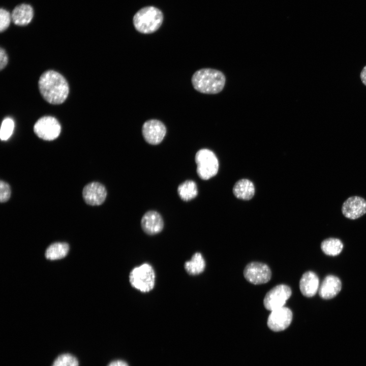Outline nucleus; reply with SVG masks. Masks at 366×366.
<instances>
[{
    "label": "nucleus",
    "mask_w": 366,
    "mask_h": 366,
    "mask_svg": "<svg viewBox=\"0 0 366 366\" xmlns=\"http://www.w3.org/2000/svg\"><path fill=\"white\" fill-rule=\"evenodd\" d=\"M141 225L142 229L146 234L155 235L163 230L164 222L159 213L150 210L146 212L142 217Z\"/></svg>",
    "instance_id": "ddd939ff"
},
{
    "label": "nucleus",
    "mask_w": 366,
    "mask_h": 366,
    "mask_svg": "<svg viewBox=\"0 0 366 366\" xmlns=\"http://www.w3.org/2000/svg\"><path fill=\"white\" fill-rule=\"evenodd\" d=\"M291 310L283 307L271 311L267 320L268 327L272 331H280L286 329L291 323Z\"/></svg>",
    "instance_id": "9d476101"
},
{
    "label": "nucleus",
    "mask_w": 366,
    "mask_h": 366,
    "mask_svg": "<svg viewBox=\"0 0 366 366\" xmlns=\"http://www.w3.org/2000/svg\"><path fill=\"white\" fill-rule=\"evenodd\" d=\"M11 18H12V17L8 11L3 9H1L0 30L1 32L8 28L10 23Z\"/></svg>",
    "instance_id": "b1692460"
},
{
    "label": "nucleus",
    "mask_w": 366,
    "mask_h": 366,
    "mask_svg": "<svg viewBox=\"0 0 366 366\" xmlns=\"http://www.w3.org/2000/svg\"><path fill=\"white\" fill-rule=\"evenodd\" d=\"M225 77L221 71L209 68L201 69L195 72L192 77L194 88L203 94H215L224 87Z\"/></svg>",
    "instance_id": "f03ea898"
},
{
    "label": "nucleus",
    "mask_w": 366,
    "mask_h": 366,
    "mask_svg": "<svg viewBox=\"0 0 366 366\" xmlns=\"http://www.w3.org/2000/svg\"><path fill=\"white\" fill-rule=\"evenodd\" d=\"M33 9L28 5L23 4L18 5L13 10L11 17L13 22L18 25L28 24L33 17Z\"/></svg>",
    "instance_id": "dca6fc26"
},
{
    "label": "nucleus",
    "mask_w": 366,
    "mask_h": 366,
    "mask_svg": "<svg viewBox=\"0 0 366 366\" xmlns=\"http://www.w3.org/2000/svg\"><path fill=\"white\" fill-rule=\"evenodd\" d=\"M341 288L342 283L340 279L333 275H328L320 285L319 295L324 299H331L338 295Z\"/></svg>",
    "instance_id": "4468645a"
},
{
    "label": "nucleus",
    "mask_w": 366,
    "mask_h": 366,
    "mask_svg": "<svg viewBox=\"0 0 366 366\" xmlns=\"http://www.w3.org/2000/svg\"><path fill=\"white\" fill-rule=\"evenodd\" d=\"M14 128L13 120L9 117L5 118L2 123L0 138L2 140H7L11 136Z\"/></svg>",
    "instance_id": "5701e85b"
},
{
    "label": "nucleus",
    "mask_w": 366,
    "mask_h": 366,
    "mask_svg": "<svg viewBox=\"0 0 366 366\" xmlns=\"http://www.w3.org/2000/svg\"><path fill=\"white\" fill-rule=\"evenodd\" d=\"M195 160L197 174L202 179H209L218 173V160L211 150L205 148L199 150L196 154Z\"/></svg>",
    "instance_id": "39448f33"
},
{
    "label": "nucleus",
    "mask_w": 366,
    "mask_h": 366,
    "mask_svg": "<svg viewBox=\"0 0 366 366\" xmlns=\"http://www.w3.org/2000/svg\"><path fill=\"white\" fill-rule=\"evenodd\" d=\"M322 251L327 255L335 256L342 252L343 248L342 242L336 238L324 239L321 244Z\"/></svg>",
    "instance_id": "412c9836"
},
{
    "label": "nucleus",
    "mask_w": 366,
    "mask_h": 366,
    "mask_svg": "<svg viewBox=\"0 0 366 366\" xmlns=\"http://www.w3.org/2000/svg\"><path fill=\"white\" fill-rule=\"evenodd\" d=\"M8 58L5 50L1 48L0 50V69H3L7 65Z\"/></svg>",
    "instance_id": "a878e982"
},
{
    "label": "nucleus",
    "mask_w": 366,
    "mask_h": 366,
    "mask_svg": "<svg viewBox=\"0 0 366 366\" xmlns=\"http://www.w3.org/2000/svg\"><path fill=\"white\" fill-rule=\"evenodd\" d=\"M185 269L190 275L195 276L202 273L205 267V262L200 253H195L190 261H186Z\"/></svg>",
    "instance_id": "a211bd4d"
},
{
    "label": "nucleus",
    "mask_w": 366,
    "mask_h": 366,
    "mask_svg": "<svg viewBox=\"0 0 366 366\" xmlns=\"http://www.w3.org/2000/svg\"><path fill=\"white\" fill-rule=\"evenodd\" d=\"M35 133L40 138L51 141L57 138L61 131V126L54 117L45 116L39 118L34 126Z\"/></svg>",
    "instance_id": "423d86ee"
},
{
    "label": "nucleus",
    "mask_w": 366,
    "mask_h": 366,
    "mask_svg": "<svg viewBox=\"0 0 366 366\" xmlns=\"http://www.w3.org/2000/svg\"><path fill=\"white\" fill-rule=\"evenodd\" d=\"M11 196V189L9 185L1 180L0 182V201L2 202H7Z\"/></svg>",
    "instance_id": "393cba45"
},
{
    "label": "nucleus",
    "mask_w": 366,
    "mask_h": 366,
    "mask_svg": "<svg viewBox=\"0 0 366 366\" xmlns=\"http://www.w3.org/2000/svg\"><path fill=\"white\" fill-rule=\"evenodd\" d=\"M108 366H128V365L124 361L117 360L112 361Z\"/></svg>",
    "instance_id": "bb28decb"
},
{
    "label": "nucleus",
    "mask_w": 366,
    "mask_h": 366,
    "mask_svg": "<svg viewBox=\"0 0 366 366\" xmlns=\"http://www.w3.org/2000/svg\"><path fill=\"white\" fill-rule=\"evenodd\" d=\"M180 198L184 201H188L195 198L198 194L196 184L193 180H187L181 183L177 188Z\"/></svg>",
    "instance_id": "6ab92c4d"
},
{
    "label": "nucleus",
    "mask_w": 366,
    "mask_h": 366,
    "mask_svg": "<svg viewBox=\"0 0 366 366\" xmlns=\"http://www.w3.org/2000/svg\"><path fill=\"white\" fill-rule=\"evenodd\" d=\"M360 78L362 83L366 85V66L363 68L361 72Z\"/></svg>",
    "instance_id": "cd10ccee"
},
{
    "label": "nucleus",
    "mask_w": 366,
    "mask_h": 366,
    "mask_svg": "<svg viewBox=\"0 0 366 366\" xmlns=\"http://www.w3.org/2000/svg\"><path fill=\"white\" fill-rule=\"evenodd\" d=\"M319 286L318 277L313 271L304 272L300 280L299 289L304 296L311 297L314 296L318 291Z\"/></svg>",
    "instance_id": "2eb2a0df"
},
{
    "label": "nucleus",
    "mask_w": 366,
    "mask_h": 366,
    "mask_svg": "<svg viewBox=\"0 0 366 366\" xmlns=\"http://www.w3.org/2000/svg\"><path fill=\"white\" fill-rule=\"evenodd\" d=\"M69 245L65 242H55L47 249L45 257L47 259L54 260L65 257L69 251Z\"/></svg>",
    "instance_id": "aec40b11"
},
{
    "label": "nucleus",
    "mask_w": 366,
    "mask_h": 366,
    "mask_svg": "<svg viewBox=\"0 0 366 366\" xmlns=\"http://www.w3.org/2000/svg\"><path fill=\"white\" fill-rule=\"evenodd\" d=\"M291 294V289L288 286L285 284L277 285L265 295L263 300L264 306L270 311L284 307Z\"/></svg>",
    "instance_id": "0eeeda50"
},
{
    "label": "nucleus",
    "mask_w": 366,
    "mask_h": 366,
    "mask_svg": "<svg viewBox=\"0 0 366 366\" xmlns=\"http://www.w3.org/2000/svg\"><path fill=\"white\" fill-rule=\"evenodd\" d=\"M163 14L161 11L154 7H146L138 11L133 18L135 28L143 34H150L156 32L162 24Z\"/></svg>",
    "instance_id": "7ed1b4c3"
},
{
    "label": "nucleus",
    "mask_w": 366,
    "mask_h": 366,
    "mask_svg": "<svg viewBox=\"0 0 366 366\" xmlns=\"http://www.w3.org/2000/svg\"><path fill=\"white\" fill-rule=\"evenodd\" d=\"M142 132L145 141L152 145L160 143L166 134L164 124L157 119H150L143 125Z\"/></svg>",
    "instance_id": "1a4fd4ad"
},
{
    "label": "nucleus",
    "mask_w": 366,
    "mask_h": 366,
    "mask_svg": "<svg viewBox=\"0 0 366 366\" xmlns=\"http://www.w3.org/2000/svg\"><path fill=\"white\" fill-rule=\"evenodd\" d=\"M155 272L152 267L145 263L134 267L130 272L129 281L131 286L142 292H148L154 287Z\"/></svg>",
    "instance_id": "20e7f679"
},
{
    "label": "nucleus",
    "mask_w": 366,
    "mask_h": 366,
    "mask_svg": "<svg viewBox=\"0 0 366 366\" xmlns=\"http://www.w3.org/2000/svg\"><path fill=\"white\" fill-rule=\"evenodd\" d=\"M343 215L347 219L355 220L366 214V200L363 198L353 196L348 198L342 206Z\"/></svg>",
    "instance_id": "9b49d317"
},
{
    "label": "nucleus",
    "mask_w": 366,
    "mask_h": 366,
    "mask_svg": "<svg viewBox=\"0 0 366 366\" xmlns=\"http://www.w3.org/2000/svg\"><path fill=\"white\" fill-rule=\"evenodd\" d=\"M243 275L245 279L252 284H262L267 283L270 280L271 271L266 264L252 262L245 267Z\"/></svg>",
    "instance_id": "6e6552de"
},
{
    "label": "nucleus",
    "mask_w": 366,
    "mask_h": 366,
    "mask_svg": "<svg viewBox=\"0 0 366 366\" xmlns=\"http://www.w3.org/2000/svg\"><path fill=\"white\" fill-rule=\"evenodd\" d=\"M82 196L87 204L93 206L100 205L105 200L107 191L102 184L98 182H92L84 187Z\"/></svg>",
    "instance_id": "f8f14e48"
},
{
    "label": "nucleus",
    "mask_w": 366,
    "mask_h": 366,
    "mask_svg": "<svg viewBox=\"0 0 366 366\" xmlns=\"http://www.w3.org/2000/svg\"><path fill=\"white\" fill-rule=\"evenodd\" d=\"M51 366H78V361L70 354H62L57 357Z\"/></svg>",
    "instance_id": "4be33fe9"
},
{
    "label": "nucleus",
    "mask_w": 366,
    "mask_h": 366,
    "mask_svg": "<svg viewBox=\"0 0 366 366\" xmlns=\"http://www.w3.org/2000/svg\"><path fill=\"white\" fill-rule=\"evenodd\" d=\"M38 85L43 98L51 104H60L67 98L69 87L65 77L58 72L48 70L40 76Z\"/></svg>",
    "instance_id": "f257e3e1"
},
{
    "label": "nucleus",
    "mask_w": 366,
    "mask_h": 366,
    "mask_svg": "<svg viewBox=\"0 0 366 366\" xmlns=\"http://www.w3.org/2000/svg\"><path fill=\"white\" fill-rule=\"evenodd\" d=\"M233 193L238 199L248 200L254 195L255 187L250 180L241 179L238 180L234 185Z\"/></svg>",
    "instance_id": "f3484780"
}]
</instances>
